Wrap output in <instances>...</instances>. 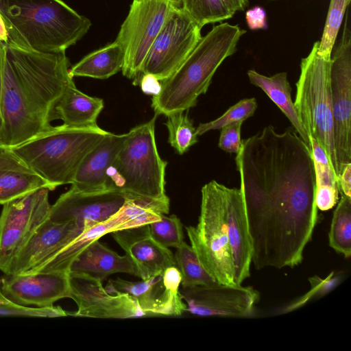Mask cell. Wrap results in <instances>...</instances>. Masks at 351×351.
I'll return each instance as SVG.
<instances>
[{"label": "cell", "mask_w": 351, "mask_h": 351, "mask_svg": "<svg viewBox=\"0 0 351 351\" xmlns=\"http://www.w3.org/2000/svg\"><path fill=\"white\" fill-rule=\"evenodd\" d=\"M65 51L43 53L0 41V143L21 145L52 127L54 104L73 80Z\"/></svg>", "instance_id": "6da1fadb"}, {"label": "cell", "mask_w": 351, "mask_h": 351, "mask_svg": "<svg viewBox=\"0 0 351 351\" xmlns=\"http://www.w3.org/2000/svg\"><path fill=\"white\" fill-rule=\"evenodd\" d=\"M0 15L8 44L43 53L65 51L91 26L62 0H0Z\"/></svg>", "instance_id": "7a4b0ae2"}, {"label": "cell", "mask_w": 351, "mask_h": 351, "mask_svg": "<svg viewBox=\"0 0 351 351\" xmlns=\"http://www.w3.org/2000/svg\"><path fill=\"white\" fill-rule=\"evenodd\" d=\"M245 32L238 25L221 23L202 37L178 69L160 81V91L152 99L155 114L167 116L196 106L198 97L207 92L217 69L236 51Z\"/></svg>", "instance_id": "3957f363"}, {"label": "cell", "mask_w": 351, "mask_h": 351, "mask_svg": "<svg viewBox=\"0 0 351 351\" xmlns=\"http://www.w3.org/2000/svg\"><path fill=\"white\" fill-rule=\"evenodd\" d=\"M157 115L128 132L127 138L109 168L107 190L158 213L168 214L165 193L167 162L158 152L155 139Z\"/></svg>", "instance_id": "277c9868"}, {"label": "cell", "mask_w": 351, "mask_h": 351, "mask_svg": "<svg viewBox=\"0 0 351 351\" xmlns=\"http://www.w3.org/2000/svg\"><path fill=\"white\" fill-rule=\"evenodd\" d=\"M108 132L97 125L71 127L62 124L10 149L32 171L56 189L72 184L84 158Z\"/></svg>", "instance_id": "5b68a950"}, {"label": "cell", "mask_w": 351, "mask_h": 351, "mask_svg": "<svg viewBox=\"0 0 351 351\" xmlns=\"http://www.w3.org/2000/svg\"><path fill=\"white\" fill-rule=\"evenodd\" d=\"M316 41L300 62L293 102L308 137L315 138L324 150L337 178V162L333 138V118L330 90V58L317 52Z\"/></svg>", "instance_id": "8992f818"}, {"label": "cell", "mask_w": 351, "mask_h": 351, "mask_svg": "<svg viewBox=\"0 0 351 351\" xmlns=\"http://www.w3.org/2000/svg\"><path fill=\"white\" fill-rule=\"evenodd\" d=\"M225 185L212 180L201 190L195 226H186L191 246L200 263L219 284L235 285L226 221Z\"/></svg>", "instance_id": "52a82bcc"}, {"label": "cell", "mask_w": 351, "mask_h": 351, "mask_svg": "<svg viewBox=\"0 0 351 351\" xmlns=\"http://www.w3.org/2000/svg\"><path fill=\"white\" fill-rule=\"evenodd\" d=\"M174 7L166 0H133L115 40L125 54L122 73L133 80L140 76L145 59Z\"/></svg>", "instance_id": "ba28073f"}, {"label": "cell", "mask_w": 351, "mask_h": 351, "mask_svg": "<svg viewBox=\"0 0 351 351\" xmlns=\"http://www.w3.org/2000/svg\"><path fill=\"white\" fill-rule=\"evenodd\" d=\"M201 29L182 8H174L149 50L136 85L144 74L159 81L169 77L201 39Z\"/></svg>", "instance_id": "9c48e42d"}, {"label": "cell", "mask_w": 351, "mask_h": 351, "mask_svg": "<svg viewBox=\"0 0 351 351\" xmlns=\"http://www.w3.org/2000/svg\"><path fill=\"white\" fill-rule=\"evenodd\" d=\"M350 23L348 12L341 40L330 58V90L337 179L344 165L351 162V31Z\"/></svg>", "instance_id": "30bf717a"}, {"label": "cell", "mask_w": 351, "mask_h": 351, "mask_svg": "<svg viewBox=\"0 0 351 351\" xmlns=\"http://www.w3.org/2000/svg\"><path fill=\"white\" fill-rule=\"evenodd\" d=\"M47 188H40L3 204L0 215V267L12 257L49 217Z\"/></svg>", "instance_id": "8fae6325"}, {"label": "cell", "mask_w": 351, "mask_h": 351, "mask_svg": "<svg viewBox=\"0 0 351 351\" xmlns=\"http://www.w3.org/2000/svg\"><path fill=\"white\" fill-rule=\"evenodd\" d=\"M180 293L186 311L204 317H252L260 296L252 287L219 283L182 288Z\"/></svg>", "instance_id": "7c38bea8"}, {"label": "cell", "mask_w": 351, "mask_h": 351, "mask_svg": "<svg viewBox=\"0 0 351 351\" xmlns=\"http://www.w3.org/2000/svg\"><path fill=\"white\" fill-rule=\"evenodd\" d=\"M70 296L77 311L68 315L93 318H132L147 315L128 293H109L102 282L84 275L69 274Z\"/></svg>", "instance_id": "4fadbf2b"}, {"label": "cell", "mask_w": 351, "mask_h": 351, "mask_svg": "<svg viewBox=\"0 0 351 351\" xmlns=\"http://www.w3.org/2000/svg\"><path fill=\"white\" fill-rule=\"evenodd\" d=\"M84 230L73 221L47 219L25 245L0 267L5 275L33 273Z\"/></svg>", "instance_id": "5bb4252c"}, {"label": "cell", "mask_w": 351, "mask_h": 351, "mask_svg": "<svg viewBox=\"0 0 351 351\" xmlns=\"http://www.w3.org/2000/svg\"><path fill=\"white\" fill-rule=\"evenodd\" d=\"M125 201L117 191L86 193L71 187L51 205L49 218L56 222L73 221L85 230L108 219Z\"/></svg>", "instance_id": "9a60e30c"}, {"label": "cell", "mask_w": 351, "mask_h": 351, "mask_svg": "<svg viewBox=\"0 0 351 351\" xmlns=\"http://www.w3.org/2000/svg\"><path fill=\"white\" fill-rule=\"evenodd\" d=\"M1 289L20 305L49 307L58 300L69 298V273L38 271L5 275L1 278Z\"/></svg>", "instance_id": "2e32d148"}, {"label": "cell", "mask_w": 351, "mask_h": 351, "mask_svg": "<svg viewBox=\"0 0 351 351\" xmlns=\"http://www.w3.org/2000/svg\"><path fill=\"white\" fill-rule=\"evenodd\" d=\"M115 241L131 259L141 280L162 275L176 266L174 254L151 236L149 224L112 232Z\"/></svg>", "instance_id": "e0dca14e"}, {"label": "cell", "mask_w": 351, "mask_h": 351, "mask_svg": "<svg viewBox=\"0 0 351 351\" xmlns=\"http://www.w3.org/2000/svg\"><path fill=\"white\" fill-rule=\"evenodd\" d=\"M226 221L231 249L234 281L241 285L250 276L252 247L242 192L237 188L226 186Z\"/></svg>", "instance_id": "ac0fdd59"}, {"label": "cell", "mask_w": 351, "mask_h": 351, "mask_svg": "<svg viewBox=\"0 0 351 351\" xmlns=\"http://www.w3.org/2000/svg\"><path fill=\"white\" fill-rule=\"evenodd\" d=\"M127 136L128 133L116 134L108 132L83 160L71 187L86 193L108 191V171Z\"/></svg>", "instance_id": "d6986e66"}, {"label": "cell", "mask_w": 351, "mask_h": 351, "mask_svg": "<svg viewBox=\"0 0 351 351\" xmlns=\"http://www.w3.org/2000/svg\"><path fill=\"white\" fill-rule=\"evenodd\" d=\"M71 274L84 275L100 281L116 273H126L137 277V271L131 259L121 256L98 240L89 244L74 259L69 271Z\"/></svg>", "instance_id": "ffe728a7"}, {"label": "cell", "mask_w": 351, "mask_h": 351, "mask_svg": "<svg viewBox=\"0 0 351 351\" xmlns=\"http://www.w3.org/2000/svg\"><path fill=\"white\" fill-rule=\"evenodd\" d=\"M103 108L102 99L84 94L72 80L54 104L51 120L61 119L71 127L95 126Z\"/></svg>", "instance_id": "44dd1931"}, {"label": "cell", "mask_w": 351, "mask_h": 351, "mask_svg": "<svg viewBox=\"0 0 351 351\" xmlns=\"http://www.w3.org/2000/svg\"><path fill=\"white\" fill-rule=\"evenodd\" d=\"M123 213L120 208L106 221L84 230L35 272L68 273L69 268L74 259L92 242L99 239L108 233L129 228L128 219Z\"/></svg>", "instance_id": "7402d4cb"}, {"label": "cell", "mask_w": 351, "mask_h": 351, "mask_svg": "<svg viewBox=\"0 0 351 351\" xmlns=\"http://www.w3.org/2000/svg\"><path fill=\"white\" fill-rule=\"evenodd\" d=\"M109 293L119 291L130 295L146 314L173 316L166 298L162 275L131 282L119 277L110 279L106 287Z\"/></svg>", "instance_id": "603a6c76"}, {"label": "cell", "mask_w": 351, "mask_h": 351, "mask_svg": "<svg viewBox=\"0 0 351 351\" xmlns=\"http://www.w3.org/2000/svg\"><path fill=\"white\" fill-rule=\"evenodd\" d=\"M247 75L250 83L261 88L280 109L296 132L311 148L309 137L303 128L291 99V88L287 79V73L280 72L268 77L250 69L247 71Z\"/></svg>", "instance_id": "cb8c5ba5"}, {"label": "cell", "mask_w": 351, "mask_h": 351, "mask_svg": "<svg viewBox=\"0 0 351 351\" xmlns=\"http://www.w3.org/2000/svg\"><path fill=\"white\" fill-rule=\"evenodd\" d=\"M125 54L122 47L115 40L95 50L80 60L69 69L74 76L104 80L122 69Z\"/></svg>", "instance_id": "d4e9b609"}, {"label": "cell", "mask_w": 351, "mask_h": 351, "mask_svg": "<svg viewBox=\"0 0 351 351\" xmlns=\"http://www.w3.org/2000/svg\"><path fill=\"white\" fill-rule=\"evenodd\" d=\"M309 139L315 173V204L318 210L326 211L338 202L337 178L324 150L315 138Z\"/></svg>", "instance_id": "484cf974"}, {"label": "cell", "mask_w": 351, "mask_h": 351, "mask_svg": "<svg viewBox=\"0 0 351 351\" xmlns=\"http://www.w3.org/2000/svg\"><path fill=\"white\" fill-rule=\"evenodd\" d=\"M54 187L32 171L0 169V204L40 188Z\"/></svg>", "instance_id": "4316f807"}, {"label": "cell", "mask_w": 351, "mask_h": 351, "mask_svg": "<svg viewBox=\"0 0 351 351\" xmlns=\"http://www.w3.org/2000/svg\"><path fill=\"white\" fill-rule=\"evenodd\" d=\"M333 213L328 233V244L346 258L351 255V197L342 193Z\"/></svg>", "instance_id": "83f0119b"}, {"label": "cell", "mask_w": 351, "mask_h": 351, "mask_svg": "<svg viewBox=\"0 0 351 351\" xmlns=\"http://www.w3.org/2000/svg\"><path fill=\"white\" fill-rule=\"evenodd\" d=\"M174 257L181 274L182 288L217 283L204 269L191 246L186 242L176 248Z\"/></svg>", "instance_id": "f1b7e54d"}, {"label": "cell", "mask_w": 351, "mask_h": 351, "mask_svg": "<svg viewBox=\"0 0 351 351\" xmlns=\"http://www.w3.org/2000/svg\"><path fill=\"white\" fill-rule=\"evenodd\" d=\"M165 125L168 130V141L178 154H183L197 142L196 128L188 115V110L167 116Z\"/></svg>", "instance_id": "f546056e"}, {"label": "cell", "mask_w": 351, "mask_h": 351, "mask_svg": "<svg viewBox=\"0 0 351 351\" xmlns=\"http://www.w3.org/2000/svg\"><path fill=\"white\" fill-rule=\"evenodd\" d=\"M182 8L201 28L206 24L227 20L234 15L222 0H182Z\"/></svg>", "instance_id": "4dcf8cb0"}, {"label": "cell", "mask_w": 351, "mask_h": 351, "mask_svg": "<svg viewBox=\"0 0 351 351\" xmlns=\"http://www.w3.org/2000/svg\"><path fill=\"white\" fill-rule=\"evenodd\" d=\"M350 0H330L326 23L317 52L325 58H330L339 30Z\"/></svg>", "instance_id": "1f68e13d"}, {"label": "cell", "mask_w": 351, "mask_h": 351, "mask_svg": "<svg viewBox=\"0 0 351 351\" xmlns=\"http://www.w3.org/2000/svg\"><path fill=\"white\" fill-rule=\"evenodd\" d=\"M152 238L161 245L178 248L184 243L183 226L175 215L162 214L158 220L149 223Z\"/></svg>", "instance_id": "d6a6232c"}, {"label": "cell", "mask_w": 351, "mask_h": 351, "mask_svg": "<svg viewBox=\"0 0 351 351\" xmlns=\"http://www.w3.org/2000/svg\"><path fill=\"white\" fill-rule=\"evenodd\" d=\"M255 98H245L240 100L230 107L221 117L210 122L199 123L196 128V133L202 135L204 133L215 130H220L228 124L242 121L254 115L257 108Z\"/></svg>", "instance_id": "836d02e7"}, {"label": "cell", "mask_w": 351, "mask_h": 351, "mask_svg": "<svg viewBox=\"0 0 351 351\" xmlns=\"http://www.w3.org/2000/svg\"><path fill=\"white\" fill-rule=\"evenodd\" d=\"M343 276L344 274L341 271L336 272L332 271L325 278H322L318 276L308 278L311 285L309 291L283 308L280 311L281 313H286L296 310L311 300L324 296L341 283Z\"/></svg>", "instance_id": "e575fe53"}, {"label": "cell", "mask_w": 351, "mask_h": 351, "mask_svg": "<svg viewBox=\"0 0 351 351\" xmlns=\"http://www.w3.org/2000/svg\"><path fill=\"white\" fill-rule=\"evenodd\" d=\"M0 315L56 317L68 315L60 306L27 307L14 302L2 292L0 287Z\"/></svg>", "instance_id": "d590c367"}, {"label": "cell", "mask_w": 351, "mask_h": 351, "mask_svg": "<svg viewBox=\"0 0 351 351\" xmlns=\"http://www.w3.org/2000/svg\"><path fill=\"white\" fill-rule=\"evenodd\" d=\"M162 276L164 291L172 309L173 316H180L186 312V308L179 289L181 274L176 266H171L164 271Z\"/></svg>", "instance_id": "8d00e7d4"}, {"label": "cell", "mask_w": 351, "mask_h": 351, "mask_svg": "<svg viewBox=\"0 0 351 351\" xmlns=\"http://www.w3.org/2000/svg\"><path fill=\"white\" fill-rule=\"evenodd\" d=\"M242 121L228 124L221 128L218 146L226 152L238 154L241 149L242 140L241 130Z\"/></svg>", "instance_id": "74e56055"}, {"label": "cell", "mask_w": 351, "mask_h": 351, "mask_svg": "<svg viewBox=\"0 0 351 351\" xmlns=\"http://www.w3.org/2000/svg\"><path fill=\"white\" fill-rule=\"evenodd\" d=\"M31 171L8 147L0 143V169Z\"/></svg>", "instance_id": "f35d334b"}, {"label": "cell", "mask_w": 351, "mask_h": 351, "mask_svg": "<svg viewBox=\"0 0 351 351\" xmlns=\"http://www.w3.org/2000/svg\"><path fill=\"white\" fill-rule=\"evenodd\" d=\"M245 19L250 29L257 30L267 27L265 10L260 6H255L247 10Z\"/></svg>", "instance_id": "ab89813d"}, {"label": "cell", "mask_w": 351, "mask_h": 351, "mask_svg": "<svg viewBox=\"0 0 351 351\" xmlns=\"http://www.w3.org/2000/svg\"><path fill=\"white\" fill-rule=\"evenodd\" d=\"M337 183L340 193L351 197V162L344 165L338 177Z\"/></svg>", "instance_id": "60d3db41"}, {"label": "cell", "mask_w": 351, "mask_h": 351, "mask_svg": "<svg viewBox=\"0 0 351 351\" xmlns=\"http://www.w3.org/2000/svg\"><path fill=\"white\" fill-rule=\"evenodd\" d=\"M143 93L155 95L160 89V81L152 74H144L141 77L138 84Z\"/></svg>", "instance_id": "b9f144b4"}, {"label": "cell", "mask_w": 351, "mask_h": 351, "mask_svg": "<svg viewBox=\"0 0 351 351\" xmlns=\"http://www.w3.org/2000/svg\"><path fill=\"white\" fill-rule=\"evenodd\" d=\"M228 10L234 14L237 11H243L248 5V0H222Z\"/></svg>", "instance_id": "7bdbcfd3"}, {"label": "cell", "mask_w": 351, "mask_h": 351, "mask_svg": "<svg viewBox=\"0 0 351 351\" xmlns=\"http://www.w3.org/2000/svg\"><path fill=\"white\" fill-rule=\"evenodd\" d=\"M0 41L8 44L9 43V36L5 25V23L0 15Z\"/></svg>", "instance_id": "ee69618b"}, {"label": "cell", "mask_w": 351, "mask_h": 351, "mask_svg": "<svg viewBox=\"0 0 351 351\" xmlns=\"http://www.w3.org/2000/svg\"><path fill=\"white\" fill-rule=\"evenodd\" d=\"M170 3H171L174 7L182 8V0H166Z\"/></svg>", "instance_id": "f6af8a7d"}, {"label": "cell", "mask_w": 351, "mask_h": 351, "mask_svg": "<svg viewBox=\"0 0 351 351\" xmlns=\"http://www.w3.org/2000/svg\"><path fill=\"white\" fill-rule=\"evenodd\" d=\"M271 1H275V0H271Z\"/></svg>", "instance_id": "bcb514c9"}]
</instances>
